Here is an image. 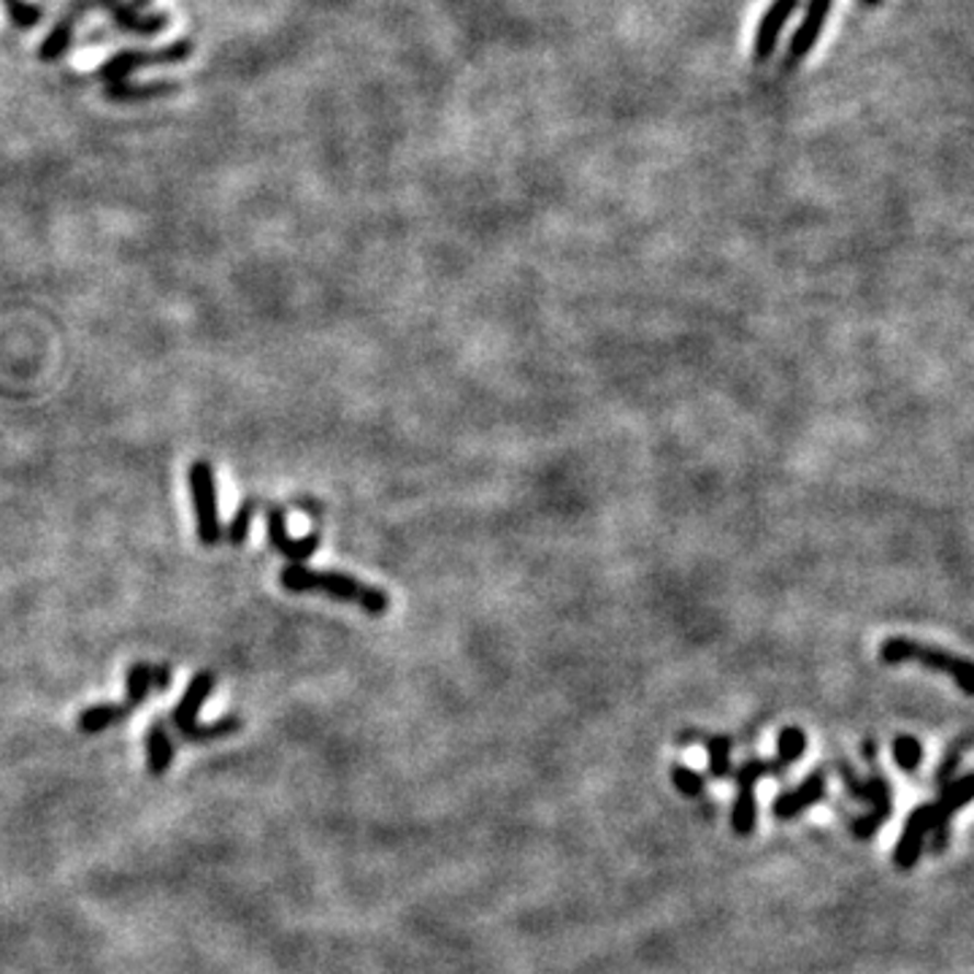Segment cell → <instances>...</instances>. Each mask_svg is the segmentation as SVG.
Instances as JSON below:
<instances>
[{"instance_id":"cell-9","label":"cell","mask_w":974,"mask_h":974,"mask_svg":"<svg viewBox=\"0 0 974 974\" xmlns=\"http://www.w3.org/2000/svg\"><path fill=\"white\" fill-rule=\"evenodd\" d=\"M801 0H771V5L766 9V14L760 16L758 31L753 38V62L755 66H764L775 57L777 46H780V36L786 31V25L791 22V16L797 14Z\"/></svg>"},{"instance_id":"cell-2","label":"cell","mask_w":974,"mask_h":974,"mask_svg":"<svg viewBox=\"0 0 974 974\" xmlns=\"http://www.w3.org/2000/svg\"><path fill=\"white\" fill-rule=\"evenodd\" d=\"M279 582L293 593H322L336 601L357 604L371 618H382L390 609L388 593L342 572H311L303 563H290Z\"/></svg>"},{"instance_id":"cell-3","label":"cell","mask_w":974,"mask_h":974,"mask_svg":"<svg viewBox=\"0 0 974 974\" xmlns=\"http://www.w3.org/2000/svg\"><path fill=\"white\" fill-rule=\"evenodd\" d=\"M880 661L883 664L898 666V664H920L931 672L944 674V677L953 679L961 688L964 696H974V683H972V664L961 655L948 653L942 648H931V644L915 642L907 637H891L880 644Z\"/></svg>"},{"instance_id":"cell-1","label":"cell","mask_w":974,"mask_h":974,"mask_svg":"<svg viewBox=\"0 0 974 974\" xmlns=\"http://www.w3.org/2000/svg\"><path fill=\"white\" fill-rule=\"evenodd\" d=\"M806 750V734L797 725H788L780 731V740H777V755L771 760L750 758L734 771V780L740 793H736L734 815H731V826L740 837H750L755 821H758V804H755V786L760 782V777L766 775H786L793 764L804 755Z\"/></svg>"},{"instance_id":"cell-10","label":"cell","mask_w":974,"mask_h":974,"mask_svg":"<svg viewBox=\"0 0 974 974\" xmlns=\"http://www.w3.org/2000/svg\"><path fill=\"white\" fill-rule=\"evenodd\" d=\"M832 9H834V0H806L804 16H801L797 33L791 36V44H788V51H786L788 68L799 66V62L804 60L812 49H815L817 38L823 36V31H826V22H828V16H832Z\"/></svg>"},{"instance_id":"cell-6","label":"cell","mask_w":974,"mask_h":974,"mask_svg":"<svg viewBox=\"0 0 974 974\" xmlns=\"http://www.w3.org/2000/svg\"><path fill=\"white\" fill-rule=\"evenodd\" d=\"M190 490H193L195 517H198V541L204 547H215L222 539L220 504H217L215 469L206 460H195L190 466Z\"/></svg>"},{"instance_id":"cell-15","label":"cell","mask_w":974,"mask_h":974,"mask_svg":"<svg viewBox=\"0 0 974 974\" xmlns=\"http://www.w3.org/2000/svg\"><path fill=\"white\" fill-rule=\"evenodd\" d=\"M174 753L176 745L171 740L169 729H165L163 720H154L147 731V769L149 775L160 777L171 769L174 764Z\"/></svg>"},{"instance_id":"cell-17","label":"cell","mask_w":974,"mask_h":974,"mask_svg":"<svg viewBox=\"0 0 974 974\" xmlns=\"http://www.w3.org/2000/svg\"><path fill=\"white\" fill-rule=\"evenodd\" d=\"M77 22L79 16L73 14V11H66V14L55 22L49 36L42 42V49H38V57H42L44 62H55L66 55L68 46L73 42V27H77Z\"/></svg>"},{"instance_id":"cell-11","label":"cell","mask_w":974,"mask_h":974,"mask_svg":"<svg viewBox=\"0 0 974 974\" xmlns=\"http://www.w3.org/2000/svg\"><path fill=\"white\" fill-rule=\"evenodd\" d=\"M972 788H974V777L964 775V777H959V780H950L948 786H942L939 799L931 801L933 804V826H931L933 852H942L944 845H948L950 821H953L955 812H959L961 806H966V801L972 799Z\"/></svg>"},{"instance_id":"cell-16","label":"cell","mask_w":974,"mask_h":974,"mask_svg":"<svg viewBox=\"0 0 974 974\" xmlns=\"http://www.w3.org/2000/svg\"><path fill=\"white\" fill-rule=\"evenodd\" d=\"M701 742L707 747L709 755V775L712 777H725L731 771V747L734 742L729 736H707V734H683L679 736V745H688V742Z\"/></svg>"},{"instance_id":"cell-23","label":"cell","mask_w":974,"mask_h":974,"mask_svg":"<svg viewBox=\"0 0 974 974\" xmlns=\"http://www.w3.org/2000/svg\"><path fill=\"white\" fill-rule=\"evenodd\" d=\"M672 780H674V786H677V791L683 793V797H699L701 791H704V777L699 775V771H694V769H688V766H683V764H674L672 766Z\"/></svg>"},{"instance_id":"cell-12","label":"cell","mask_w":974,"mask_h":974,"mask_svg":"<svg viewBox=\"0 0 974 974\" xmlns=\"http://www.w3.org/2000/svg\"><path fill=\"white\" fill-rule=\"evenodd\" d=\"M931 826H933L931 801H926V804L915 806V810L909 812L907 823H904L902 837H898L896 850H893V863H896L902 872H909V869L918 863L920 850H924V841L931 834Z\"/></svg>"},{"instance_id":"cell-24","label":"cell","mask_w":974,"mask_h":974,"mask_svg":"<svg viewBox=\"0 0 974 974\" xmlns=\"http://www.w3.org/2000/svg\"><path fill=\"white\" fill-rule=\"evenodd\" d=\"M863 5H867V9H878V5H883L885 0H861Z\"/></svg>"},{"instance_id":"cell-20","label":"cell","mask_w":974,"mask_h":974,"mask_svg":"<svg viewBox=\"0 0 974 974\" xmlns=\"http://www.w3.org/2000/svg\"><path fill=\"white\" fill-rule=\"evenodd\" d=\"M3 3H5V11H9L11 22H14L20 31H31V27H36L38 22H42V16H44L42 5H31V3H25V0H3Z\"/></svg>"},{"instance_id":"cell-14","label":"cell","mask_w":974,"mask_h":974,"mask_svg":"<svg viewBox=\"0 0 974 974\" xmlns=\"http://www.w3.org/2000/svg\"><path fill=\"white\" fill-rule=\"evenodd\" d=\"M826 786H828L826 771L823 769L812 771L797 791L780 793V797L775 799L771 812H775V817H780V821H791V817H797L804 810H810V806H815L817 801H823V797H826Z\"/></svg>"},{"instance_id":"cell-18","label":"cell","mask_w":974,"mask_h":974,"mask_svg":"<svg viewBox=\"0 0 974 974\" xmlns=\"http://www.w3.org/2000/svg\"><path fill=\"white\" fill-rule=\"evenodd\" d=\"M176 84L171 82H154V84H130V82H117L106 84V98L119 103H134V101H152V98L169 95L174 92Z\"/></svg>"},{"instance_id":"cell-7","label":"cell","mask_w":974,"mask_h":974,"mask_svg":"<svg viewBox=\"0 0 974 974\" xmlns=\"http://www.w3.org/2000/svg\"><path fill=\"white\" fill-rule=\"evenodd\" d=\"M190 55H193V42H190V38H179V42L163 46V49H152V51L128 49V51H119V55L108 57V60L103 62V68L98 77H101L106 84L128 82L130 73L141 71V68L174 66V62L187 60Z\"/></svg>"},{"instance_id":"cell-19","label":"cell","mask_w":974,"mask_h":974,"mask_svg":"<svg viewBox=\"0 0 974 974\" xmlns=\"http://www.w3.org/2000/svg\"><path fill=\"white\" fill-rule=\"evenodd\" d=\"M893 758H896V766L902 771H915L924 760V745L915 736L898 734L893 740Z\"/></svg>"},{"instance_id":"cell-22","label":"cell","mask_w":974,"mask_h":974,"mask_svg":"<svg viewBox=\"0 0 974 974\" xmlns=\"http://www.w3.org/2000/svg\"><path fill=\"white\" fill-rule=\"evenodd\" d=\"M970 745H972V736H970V734H964L959 742H955L953 747H950L948 753H944L942 764H939V769H937V782H939V788L948 786V782L953 780L955 769H959V764H961V753H964Z\"/></svg>"},{"instance_id":"cell-13","label":"cell","mask_w":974,"mask_h":974,"mask_svg":"<svg viewBox=\"0 0 974 974\" xmlns=\"http://www.w3.org/2000/svg\"><path fill=\"white\" fill-rule=\"evenodd\" d=\"M268 541L279 555H285L290 563H307L320 547V534H309L296 539L287 531L285 509H268Z\"/></svg>"},{"instance_id":"cell-4","label":"cell","mask_w":974,"mask_h":974,"mask_svg":"<svg viewBox=\"0 0 974 974\" xmlns=\"http://www.w3.org/2000/svg\"><path fill=\"white\" fill-rule=\"evenodd\" d=\"M215 685H217L215 672H198L193 679H190L182 701H179L174 712H171V725H174L176 734L182 736L184 742L225 740V736H230L233 731L241 729V718H236V714H228V718L217 720V723L209 725L198 723L200 707L206 704V699H209V694L215 690Z\"/></svg>"},{"instance_id":"cell-8","label":"cell","mask_w":974,"mask_h":974,"mask_svg":"<svg viewBox=\"0 0 974 974\" xmlns=\"http://www.w3.org/2000/svg\"><path fill=\"white\" fill-rule=\"evenodd\" d=\"M95 9L106 11L119 31L134 33V36H154V33H160L169 25V16L165 14H141L138 5L128 3V0H71V9L68 11L82 16Z\"/></svg>"},{"instance_id":"cell-21","label":"cell","mask_w":974,"mask_h":974,"mask_svg":"<svg viewBox=\"0 0 974 974\" xmlns=\"http://www.w3.org/2000/svg\"><path fill=\"white\" fill-rule=\"evenodd\" d=\"M252 515H255V501H244V504L239 506V512H236V517L233 520H230V528H228V541L233 547H241L247 541V536H250V523H252Z\"/></svg>"},{"instance_id":"cell-5","label":"cell","mask_w":974,"mask_h":974,"mask_svg":"<svg viewBox=\"0 0 974 974\" xmlns=\"http://www.w3.org/2000/svg\"><path fill=\"white\" fill-rule=\"evenodd\" d=\"M837 771H839L841 782H845V788L852 793V797L872 804V810H869L867 815L852 821V834H856L858 839L874 837V834H878V828L883 826L893 812L891 786H887V780L883 775H880V771H872V777H869V780H861V777H858L856 771L845 764V760H837Z\"/></svg>"}]
</instances>
